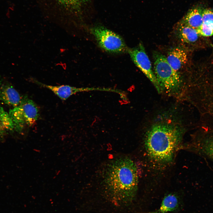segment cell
Wrapping results in <instances>:
<instances>
[{
    "label": "cell",
    "mask_w": 213,
    "mask_h": 213,
    "mask_svg": "<svg viewBox=\"0 0 213 213\" xmlns=\"http://www.w3.org/2000/svg\"><path fill=\"white\" fill-rule=\"evenodd\" d=\"M138 176L135 164L128 157L111 162L103 175L102 183L106 196L116 203L128 204L134 199Z\"/></svg>",
    "instance_id": "6da1fadb"
},
{
    "label": "cell",
    "mask_w": 213,
    "mask_h": 213,
    "mask_svg": "<svg viewBox=\"0 0 213 213\" xmlns=\"http://www.w3.org/2000/svg\"><path fill=\"white\" fill-rule=\"evenodd\" d=\"M180 124L164 120L152 124L144 136V146L147 154L156 163L167 164L173 159L184 133Z\"/></svg>",
    "instance_id": "7a4b0ae2"
},
{
    "label": "cell",
    "mask_w": 213,
    "mask_h": 213,
    "mask_svg": "<svg viewBox=\"0 0 213 213\" xmlns=\"http://www.w3.org/2000/svg\"><path fill=\"white\" fill-rule=\"evenodd\" d=\"M154 70L160 92L168 95L178 96L182 93V78L167 61L166 57L159 52L154 54Z\"/></svg>",
    "instance_id": "3957f363"
},
{
    "label": "cell",
    "mask_w": 213,
    "mask_h": 213,
    "mask_svg": "<svg viewBox=\"0 0 213 213\" xmlns=\"http://www.w3.org/2000/svg\"><path fill=\"white\" fill-rule=\"evenodd\" d=\"M9 114L20 132L25 124L30 126L35 124L39 115L36 105L26 96L22 98L18 106L10 110Z\"/></svg>",
    "instance_id": "277c9868"
},
{
    "label": "cell",
    "mask_w": 213,
    "mask_h": 213,
    "mask_svg": "<svg viewBox=\"0 0 213 213\" xmlns=\"http://www.w3.org/2000/svg\"><path fill=\"white\" fill-rule=\"evenodd\" d=\"M91 31L99 46L106 51L116 53L128 51L122 38L114 32L100 26L92 28Z\"/></svg>",
    "instance_id": "5b68a950"
},
{
    "label": "cell",
    "mask_w": 213,
    "mask_h": 213,
    "mask_svg": "<svg viewBox=\"0 0 213 213\" xmlns=\"http://www.w3.org/2000/svg\"><path fill=\"white\" fill-rule=\"evenodd\" d=\"M47 12L71 14L81 11L88 0H38Z\"/></svg>",
    "instance_id": "8992f818"
},
{
    "label": "cell",
    "mask_w": 213,
    "mask_h": 213,
    "mask_svg": "<svg viewBox=\"0 0 213 213\" xmlns=\"http://www.w3.org/2000/svg\"><path fill=\"white\" fill-rule=\"evenodd\" d=\"M128 51L135 65L151 82L157 91L160 93L150 61L143 45L140 43L135 47L128 49Z\"/></svg>",
    "instance_id": "52a82bcc"
},
{
    "label": "cell",
    "mask_w": 213,
    "mask_h": 213,
    "mask_svg": "<svg viewBox=\"0 0 213 213\" xmlns=\"http://www.w3.org/2000/svg\"><path fill=\"white\" fill-rule=\"evenodd\" d=\"M38 84L42 86L47 88L52 91L59 98L63 100H65L70 96L77 93L93 90L104 91V88H77L69 85L51 86L48 85L37 82Z\"/></svg>",
    "instance_id": "ba28073f"
},
{
    "label": "cell",
    "mask_w": 213,
    "mask_h": 213,
    "mask_svg": "<svg viewBox=\"0 0 213 213\" xmlns=\"http://www.w3.org/2000/svg\"><path fill=\"white\" fill-rule=\"evenodd\" d=\"M22 98L10 84L3 83L0 87V101L15 107L20 103Z\"/></svg>",
    "instance_id": "9c48e42d"
},
{
    "label": "cell",
    "mask_w": 213,
    "mask_h": 213,
    "mask_svg": "<svg viewBox=\"0 0 213 213\" xmlns=\"http://www.w3.org/2000/svg\"><path fill=\"white\" fill-rule=\"evenodd\" d=\"M166 58L172 67L178 72L188 60L187 54L185 51L182 48L178 46L173 47L169 50Z\"/></svg>",
    "instance_id": "30bf717a"
},
{
    "label": "cell",
    "mask_w": 213,
    "mask_h": 213,
    "mask_svg": "<svg viewBox=\"0 0 213 213\" xmlns=\"http://www.w3.org/2000/svg\"><path fill=\"white\" fill-rule=\"evenodd\" d=\"M176 33L182 42L187 43L195 42L197 40L199 35L196 29L181 22L177 27Z\"/></svg>",
    "instance_id": "8fae6325"
},
{
    "label": "cell",
    "mask_w": 213,
    "mask_h": 213,
    "mask_svg": "<svg viewBox=\"0 0 213 213\" xmlns=\"http://www.w3.org/2000/svg\"><path fill=\"white\" fill-rule=\"evenodd\" d=\"M202 12L199 8L192 9L187 13L181 22L197 29L203 23Z\"/></svg>",
    "instance_id": "7c38bea8"
},
{
    "label": "cell",
    "mask_w": 213,
    "mask_h": 213,
    "mask_svg": "<svg viewBox=\"0 0 213 213\" xmlns=\"http://www.w3.org/2000/svg\"><path fill=\"white\" fill-rule=\"evenodd\" d=\"M179 204L176 196L172 194H168L164 197L159 212L160 213H165L175 210L178 207Z\"/></svg>",
    "instance_id": "4fadbf2b"
},
{
    "label": "cell",
    "mask_w": 213,
    "mask_h": 213,
    "mask_svg": "<svg viewBox=\"0 0 213 213\" xmlns=\"http://www.w3.org/2000/svg\"><path fill=\"white\" fill-rule=\"evenodd\" d=\"M202 152L213 160V138L207 139L201 144Z\"/></svg>",
    "instance_id": "5bb4252c"
},
{
    "label": "cell",
    "mask_w": 213,
    "mask_h": 213,
    "mask_svg": "<svg viewBox=\"0 0 213 213\" xmlns=\"http://www.w3.org/2000/svg\"><path fill=\"white\" fill-rule=\"evenodd\" d=\"M197 30L199 35L209 36L213 35V22H203Z\"/></svg>",
    "instance_id": "9a60e30c"
},
{
    "label": "cell",
    "mask_w": 213,
    "mask_h": 213,
    "mask_svg": "<svg viewBox=\"0 0 213 213\" xmlns=\"http://www.w3.org/2000/svg\"><path fill=\"white\" fill-rule=\"evenodd\" d=\"M203 22H213V10L206 9L202 10Z\"/></svg>",
    "instance_id": "2e32d148"
},
{
    "label": "cell",
    "mask_w": 213,
    "mask_h": 213,
    "mask_svg": "<svg viewBox=\"0 0 213 213\" xmlns=\"http://www.w3.org/2000/svg\"><path fill=\"white\" fill-rule=\"evenodd\" d=\"M7 133L8 132L3 125L0 119V139H3L7 134Z\"/></svg>",
    "instance_id": "e0dca14e"
},
{
    "label": "cell",
    "mask_w": 213,
    "mask_h": 213,
    "mask_svg": "<svg viewBox=\"0 0 213 213\" xmlns=\"http://www.w3.org/2000/svg\"><path fill=\"white\" fill-rule=\"evenodd\" d=\"M3 79L1 76L0 75V87L2 84Z\"/></svg>",
    "instance_id": "ac0fdd59"
},
{
    "label": "cell",
    "mask_w": 213,
    "mask_h": 213,
    "mask_svg": "<svg viewBox=\"0 0 213 213\" xmlns=\"http://www.w3.org/2000/svg\"><path fill=\"white\" fill-rule=\"evenodd\" d=\"M148 213H160L159 212V211L158 212H150Z\"/></svg>",
    "instance_id": "d6986e66"
}]
</instances>
